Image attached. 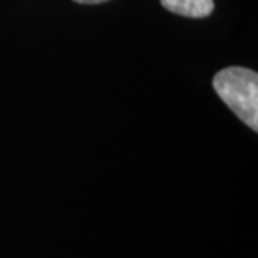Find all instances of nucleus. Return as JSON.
Instances as JSON below:
<instances>
[{
  "instance_id": "nucleus-1",
  "label": "nucleus",
  "mask_w": 258,
  "mask_h": 258,
  "mask_svg": "<svg viewBox=\"0 0 258 258\" xmlns=\"http://www.w3.org/2000/svg\"><path fill=\"white\" fill-rule=\"evenodd\" d=\"M221 101L246 126L258 131V74L246 67H226L213 77Z\"/></svg>"
},
{
  "instance_id": "nucleus-2",
  "label": "nucleus",
  "mask_w": 258,
  "mask_h": 258,
  "mask_svg": "<svg viewBox=\"0 0 258 258\" xmlns=\"http://www.w3.org/2000/svg\"><path fill=\"white\" fill-rule=\"evenodd\" d=\"M161 5L171 14L189 19L208 17L215 9L213 0H161Z\"/></svg>"
},
{
  "instance_id": "nucleus-3",
  "label": "nucleus",
  "mask_w": 258,
  "mask_h": 258,
  "mask_svg": "<svg viewBox=\"0 0 258 258\" xmlns=\"http://www.w3.org/2000/svg\"><path fill=\"white\" fill-rule=\"evenodd\" d=\"M76 4H84V5H97V4H104L109 0H74Z\"/></svg>"
}]
</instances>
